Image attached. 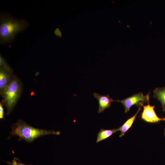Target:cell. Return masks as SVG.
I'll return each instance as SVG.
<instances>
[{
    "label": "cell",
    "mask_w": 165,
    "mask_h": 165,
    "mask_svg": "<svg viewBox=\"0 0 165 165\" xmlns=\"http://www.w3.org/2000/svg\"><path fill=\"white\" fill-rule=\"evenodd\" d=\"M143 109L141 115V119L149 123H156L161 121H165V117L159 118L156 114L155 106H151L149 103L147 105H141Z\"/></svg>",
    "instance_id": "cell-5"
},
{
    "label": "cell",
    "mask_w": 165,
    "mask_h": 165,
    "mask_svg": "<svg viewBox=\"0 0 165 165\" xmlns=\"http://www.w3.org/2000/svg\"><path fill=\"white\" fill-rule=\"evenodd\" d=\"M164 135L165 136V129L164 131Z\"/></svg>",
    "instance_id": "cell-14"
},
{
    "label": "cell",
    "mask_w": 165,
    "mask_h": 165,
    "mask_svg": "<svg viewBox=\"0 0 165 165\" xmlns=\"http://www.w3.org/2000/svg\"><path fill=\"white\" fill-rule=\"evenodd\" d=\"M4 116V109L3 107V105L1 102L0 103V119H3Z\"/></svg>",
    "instance_id": "cell-13"
},
{
    "label": "cell",
    "mask_w": 165,
    "mask_h": 165,
    "mask_svg": "<svg viewBox=\"0 0 165 165\" xmlns=\"http://www.w3.org/2000/svg\"><path fill=\"white\" fill-rule=\"evenodd\" d=\"M141 109V107H139L136 113L134 116L128 119L120 127L118 128L119 131L121 132L119 136V137H122L123 136L126 132L131 127L136 118L138 114Z\"/></svg>",
    "instance_id": "cell-8"
},
{
    "label": "cell",
    "mask_w": 165,
    "mask_h": 165,
    "mask_svg": "<svg viewBox=\"0 0 165 165\" xmlns=\"http://www.w3.org/2000/svg\"><path fill=\"white\" fill-rule=\"evenodd\" d=\"M28 22L23 19L13 17L8 14L0 16V43L4 44L13 41L15 36L28 27Z\"/></svg>",
    "instance_id": "cell-1"
},
{
    "label": "cell",
    "mask_w": 165,
    "mask_h": 165,
    "mask_svg": "<svg viewBox=\"0 0 165 165\" xmlns=\"http://www.w3.org/2000/svg\"><path fill=\"white\" fill-rule=\"evenodd\" d=\"M93 95L98 101V113L99 114L103 112L105 109L110 107L112 102L115 101V100L110 98L108 94L105 95H101L98 93L94 92Z\"/></svg>",
    "instance_id": "cell-7"
},
{
    "label": "cell",
    "mask_w": 165,
    "mask_h": 165,
    "mask_svg": "<svg viewBox=\"0 0 165 165\" xmlns=\"http://www.w3.org/2000/svg\"><path fill=\"white\" fill-rule=\"evenodd\" d=\"M118 131V128L108 130L101 129L97 134L96 142L98 143L107 138Z\"/></svg>",
    "instance_id": "cell-9"
},
{
    "label": "cell",
    "mask_w": 165,
    "mask_h": 165,
    "mask_svg": "<svg viewBox=\"0 0 165 165\" xmlns=\"http://www.w3.org/2000/svg\"><path fill=\"white\" fill-rule=\"evenodd\" d=\"M22 90L20 80L16 76H13L8 86L0 94L3 98L1 103L6 106L7 115L9 114L16 105Z\"/></svg>",
    "instance_id": "cell-3"
},
{
    "label": "cell",
    "mask_w": 165,
    "mask_h": 165,
    "mask_svg": "<svg viewBox=\"0 0 165 165\" xmlns=\"http://www.w3.org/2000/svg\"><path fill=\"white\" fill-rule=\"evenodd\" d=\"M8 164L11 165H33L32 164L27 165L25 164L20 162L18 159L16 157H15L13 159L12 162H6Z\"/></svg>",
    "instance_id": "cell-11"
},
{
    "label": "cell",
    "mask_w": 165,
    "mask_h": 165,
    "mask_svg": "<svg viewBox=\"0 0 165 165\" xmlns=\"http://www.w3.org/2000/svg\"><path fill=\"white\" fill-rule=\"evenodd\" d=\"M9 65L6 62V60L5 59L2 57V56L0 54V67H5L9 66Z\"/></svg>",
    "instance_id": "cell-12"
},
{
    "label": "cell",
    "mask_w": 165,
    "mask_h": 165,
    "mask_svg": "<svg viewBox=\"0 0 165 165\" xmlns=\"http://www.w3.org/2000/svg\"><path fill=\"white\" fill-rule=\"evenodd\" d=\"M13 69L9 65L0 67V93L1 94L11 80Z\"/></svg>",
    "instance_id": "cell-6"
},
{
    "label": "cell",
    "mask_w": 165,
    "mask_h": 165,
    "mask_svg": "<svg viewBox=\"0 0 165 165\" xmlns=\"http://www.w3.org/2000/svg\"><path fill=\"white\" fill-rule=\"evenodd\" d=\"M149 94L145 95L142 92L133 95L122 100H115V101L120 102L124 106L126 113L130 111L132 106L136 105L138 106H141L146 102L149 103Z\"/></svg>",
    "instance_id": "cell-4"
},
{
    "label": "cell",
    "mask_w": 165,
    "mask_h": 165,
    "mask_svg": "<svg viewBox=\"0 0 165 165\" xmlns=\"http://www.w3.org/2000/svg\"><path fill=\"white\" fill-rule=\"evenodd\" d=\"M59 131L40 129L30 126L21 120H18L12 127L10 134L16 136L28 142L47 135H60Z\"/></svg>",
    "instance_id": "cell-2"
},
{
    "label": "cell",
    "mask_w": 165,
    "mask_h": 165,
    "mask_svg": "<svg viewBox=\"0 0 165 165\" xmlns=\"http://www.w3.org/2000/svg\"><path fill=\"white\" fill-rule=\"evenodd\" d=\"M154 97L160 101L163 111H165V87L156 88L153 91Z\"/></svg>",
    "instance_id": "cell-10"
}]
</instances>
